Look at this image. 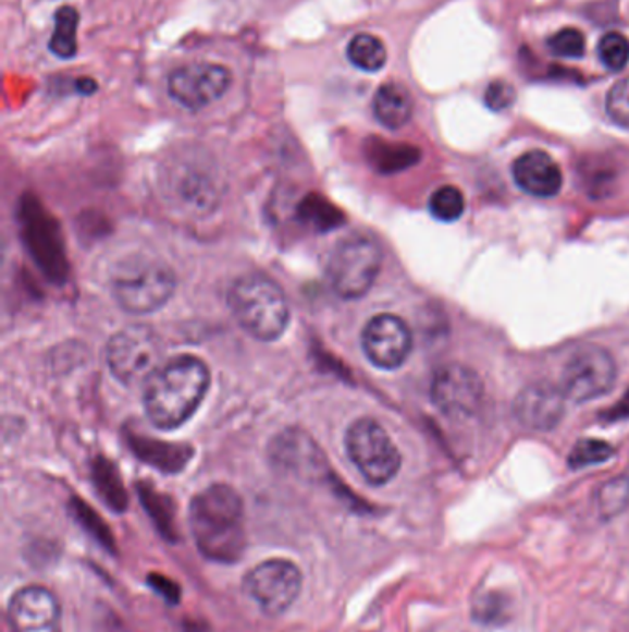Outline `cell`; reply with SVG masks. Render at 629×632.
<instances>
[{"label": "cell", "instance_id": "cb8c5ba5", "mask_svg": "<svg viewBox=\"0 0 629 632\" xmlns=\"http://www.w3.org/2000/svg\"><path fill=\"white\" fill-rule=\"evenodd\" d=\"M615 455V448L599 438H583L572 448L569 455V466L572 470L596 466L609 461Z\"/></svg>", "mask_w": 629, "mask_h": 632}, {"label": "cell", "instance_id": "44dd1931", "mask_svg": "<svg viewBox=\"0 0 629 632\" xmlns=\"http://www.w3.org/2000/svg\"><path fill=\"white\" fill-rule=\"evenodd\" d=\"M92 479H95V487H97L98 494L102 496L103 501L110 505L113 511H126L127 494L122 487L121 477L116 474V470L111 466V462L100 461L95 464Z\"/></svg>", "mask_w": 629, "mask_h": 632}, {"label": "cell", "instance_id": "d4e9b609", "mask_svg": "<svg viewBox=\"0 0 629 632\" xmlns=\"http://www.w3.org/2000/svg\"><path fill=\"white\" fill-rule=\"evenodd\" d=\"M629 475L607 481L599 490V511L604 518H613L628 507Z\"/></svg>", "mask_w": 629, "mask_h": 632}, {"label": "cell", "instance_id": "83f0119b", "mask_svg": "<svg viewBox=\"0 0 629 632\" xmlns=\"http://www.w3.org/2000/svg\"><path fill=\"white\" fill-rule=\"evenodd\" d=\"M605 110L615 124L629 130V76L609 89L605 98Z\"/></svg>", "mask_w": 629, "mask_h": 632}, {"label": "cell", "instance_id": "8fae6325", "mask_svg": "<svg viewBox=\"0 0 629 632\" xmlns=\"http://www.w3.org/2000/svg\"><path fill=\"white\" fill-rule=\"evenodd\" d=\"M230 69L219 63H190L172 71L170 97L187 110L198 111L217 102L231 86Z\"/></svg>", "mask_w": 629, "mask_h": 632}, {"label": "cell", "instance_id": "277c9868", "mask_svg": "<svg viewBox=\"0 0 629 632\" xmlns=\"http://www.w3.org/2000/svg\"><path fill=\"white\" fill-rule=\"evenodd\" d=\"M111 289L122 309L132 315H148L172 299L176 276L159 259L132 257L116 268Z\"/></svg>", "mask_w": 629, "mask_h": 632}, {"label": "cell", "instance_id": "9c48e42d", "mask_svg": "<svg viewBox=\"0 0 629 632\" xmlns=\"http://www.w3.org/2000/svg\"><path fill=\"white\" fill-rule=\"evenodd\" d=\"M301 586L299 568L285 559L260 562L244 579L246 594L270 616L286 612L299 597Z\"/></svg>", "mask_w": 629, "mask_h": 632}, {"label": "cell", "instance_id": "ac0fdd59", "mask_svg": "<svg viewBox=\"0 0 629 632\" xmlns=\"http://www.w3.org/2000/svg\"><path fill=\"white\" fill-rule=\"evenodd\" d=\"M79 15L76 8L61 7L55 12L54 32L50 37V52L61 60H71L78 52Z\"/></svg>", "mask_w": 629, "mask_h": 632}, {"label": "cell", "instance_id": "d6a6232c", "mask_svg": "<svg viewBox=\"0 0 629 632\" xmlns=\"http://www.w3.org/2000/svg\"><path fill=\"white\" fill-rule=\"evenodd\" d=\"M97 82L91 78H79L76 82V89H78L82 95H92V93L97 92Z\"/></svg>", "mask_w": 629, "mask_h": 632}, {"label": "cell", "instance_id": "8992f818", "mask_svg": "<svg viewBox=\"0 0 629 632\" xmlns=\"http://www.w3.org/2000/svg\"><path fill=\"white\" fill-rule=\"evenodd\" d=\"M163 341L153 329L145 324L127 326L111 337L106 347V361L113 376L122 384H148L150 377L161 368Z\"/></svg>", "mask_w": 629, "mask_h": 632}, {"label": "cell", "instance_id": "e0dca14e", "mask_svg": "<svg viewBox=\"0 0 629 632\" xmlns=\"http://www.w3.org/2000/svg\"><path fill=\"white\" fill-rule=\"evenodd\" d=\"M368 159L377 171L397 172L418 163L419 150L410 145H395V143L373 139L368 145Z\"/></svg>", "mask_w": 629, "mask_h": 632}, {"label": "cell", "instance_id": "4fadbf2b", "mask_svg": "<svg viewBox=\"0 0 629 632\" xmlns=\"http://www.w3.org/2000/svg\"><path fill=\"white\" fill-rule=\"evenodd\" d=\"M8 620L13 632H61V607L45 586L32 584L10 599Z\"/></svg>", "mask_w": 629, "mask_h": 632}, {"label": "cell", "instance_id": "1f68e13d", "mask_svg": "<svg viewBox=\"0 0 629 632\" xmlns=\"http://www.w3.org/2000/svg\"><path fill=\"white\" fill-rule=\"evenodd\" d=\"M626 416H629V392L628 394L624 396L622 402L617 403L615 411L612 409V413H609V418H612L613 422L626 418Z\"/></svg>", "mask_w": 629, "mask_h": 632}, {"label": "cell", "instance_id": "ffe728a7", "mask_svg": "<svg viewBox=\"0 0 629 632\" xmlns=\"http://www.w3.org/2000/svg\"><path fill=\"white\" fill-rule=\"evenodd\" d=\"M140 499L150 514L151 520L156 523L159 533L170 542H176V525H174V505L166 496L156 493L153 488L140 487Z\"/></svg>", "mask_w": 629, "mask_h": 632}, {"label": "cell", "instance_id": "30bf717a", "mask_svg": "<svg viewBox=\"0 0 629 632\" xmlns=\"http://www.w3.org/2000/svg\"><path fill=\"white\" fill-rule=\"evenodd\" d=\"M430 396L445 416L466 420L479 413L484 400V384L472 368L454 363L436 372Z\"/></svg>", "mask_w": 629, "mask_h": 632}, {"label": "cell", "instance_id": "4dcf8cb0", "mask_svg": "<svg viewBox=\"0 0 629 632\" xmlns=\"http://www.w3.org/2000/svg\"><path fill=\"white\" fill-rule=\"evenodd\" d=\"M148 584H150L153 592L158 596L163 597L164 601L169 605H177L180 599H182V588L180 584L174 583L172 579L166 578V575H161V573H150L148 575Z\"/></svg>", "mask_w": 629, "mask_h": 632}, {"label": "cell", "instance_id": "f546056e", "mask_svg": "<svg viewBox=\"0 0 629 632\" xmlns=\"http://www.w3.org/2000/svg\"><path fill=\"white\" fill-rule=\"evenodd\" d=\"M515 89L511 84L504 82V80H495L491 82L488 89H485V104L488 108L493 111H503L509 108L515 102Z\"/></svg>", "mask_w": 629, "mask_h": 632}, {"label": "cell", "instance_id": "3957f363", "mask_svg": "<svg viewBox=\"0 0 629 632\" xmlns=\"http://www.w3.org/2000/svg\"><path fill=\"white\" fill-rule=\"evenodd\" d=\"M230 307L236 323L257 341H278L291 323L285 292L262 274H246L231 285Z\"/></svg>", "mask_w": 629, "mask_h": 632}, {"label": "cell", "instance_id": "4316f807", "mask_svg": "<svg viewBox=\"0 0 629 632\" xmlns=\"http://www.w3.org/2000/svg\"><path fill=\"white\" fill-rule=\"evenodd\" d=\"M73 514L78 520L79 525L84 527L87 533H91L92 538L100 544V546L110 549L111 554H115V538L111 535L110 527L100 520L97 512L89 509L87 505L82 503L79 499H73Z\"/></svg>", "mask_w": 629, "mask_h": 632}, {"label": "cell", "instance_id": "7c38bea8", "mask_svg": "<svg viewBox=\"0 0 629 632\" xmlns=\"http://www.w3.org/2000/svg\"><path fill=\"white\" fill-rule=\"evenodd\" d=\"M366 357L384 370L405 365L411 352V331L399 316L377 315L362 331Z\"/></svg>", "mask_w": 629, "mask_h": 632}, {"label": "cell", "instance_id": "7a4b0ae2", "mask_svg": "<svg viewBox=\"0 0 629 632\" xmlns=\"http://www.w3.org/2000/svg\"><path fill=\"white\" fill-rule=\"evenodd\" d=\"M203 361L182 355L159 368L146 384V416L158 429H177L200 408L209 389Z\"/></svg>", "mask_w": 629, "mask_h": 632}, {"label": "cell", "instance_id": "5bb4252c", "mask_svg": "<svg viewBox=\"0 0 629 632\" xmlns=\"http://www.w3.org/2000/svg\"><path fill=\"white\" fill-rule=\"evenodd\" d=\"M565 402L559 387L548 384L528 385L514 402L515 418L532 432H551L562 422Z\"/></svg>", "mask_w": 629, "mask_h": 632}, {"label": "cell", "instance_id": "d6986e66", "mask_svg": "<svg viewBox=\"0 0 629 632\" xmlns=\"http://www.w3.org/2000/svg\"><path fill=\"white\" fill-rule=\"evenodd\" d=\"M347 58L363 73H377L386 65V47L371 34H358L347 45Z\"/></svg>", "mask_w": 629, "mask_h": 632}, {"label": "cell", "instance_id": "52a82bcc", "mask_svg": "<svg viewBox=\"0 0 629 632\" xmlns=\"http://www.w3.org/2000/svg\"><path fill=\"white\" fill-rule=\"evenodd\" d=\"M345 450L363 479L382 487L399 474V450L386 429L371 418H360L347 429Z\"/></svg>", "mask_w": 629, "mask_h": 632}, {"label": "cell", "instance_id": "9a60e30c", "mask_svg": "<svg viewBox=\"0 0 629 632\" xmlns=\"http://www.w3.org/2000/svg\"><path fill=\"white\" fill-rule=\"evenodd\" d=\"M514 180L525 193L535 198H552L562 191L563 174L559 165L543 153L530 150L515 159Z\"/></svg>", "mask_w": 629, "mask_h": 632}, {"label": "cell", "instance_id": "5b68a950", "mask_svg": "<svg viewBox=\"0 0 629 632\" xmlns=\"http://www.w3.org/2000/svg\"><path fill=\"white\" fill-rule=\"evenodd\" d=\"M381 267V246L357 233L334 246L328 262V280L340 299L358 300L373 287Z\"/></svg>", "mask_w": 629, "mask_h": 632}, {"label": "cell", "instance_id": "6da1fadb", "mask_svg": "<svg viewBox=\"0 0 629 632\" xmlns=\"http://www.w3.org/2000/svg\"><path fill=\"white\" fill-rule=\"evenodd\" d=\"M194 542L207 560L235 564L246 551L243 498L227 485L201 490L190 503Z\"/></svg>", "mask_w": 629, "mask_h": 632}, {"label": "cell", "instance_id": "2e32d148", "mask_svg": "<svg viewBox=\"0 0 629 632\" xmlns=\"http://www.w3.org/2000/svg\"><path fill=\"white\" fill-rule=\"evenodd\" d=\"M414 102L410 93L399 84H384L379 87L373 98V113L377 121L387 130H399L410 121Z\"/></svg>", "mask_w": 629, "mask_h": 632}, {"label": "cell", "instance_id": "484cf974", "mask_svg": "<svg viewBox=\"0 0 629 632\" xmlns=\"http://www.w3.org/2000/svg\"><path fill=\"white\" fill-rule=\"evenodd\" d=\"M600 61L609 71H624L629 63V39L618 32L605 34L599 44Z\"/></svg>", "mask_w": 629, "mask_h": 632}, {"label": "cell", "instance_id": "7402d4cb", "mask_svg": "<svg viewBox=\"0 0 629 632\" xmlns=\"http://www.w3.org/2000/svg\"><path fill=\"white\" fill-rule=\"evenodd\" d=\"M135 451L139 453L140 459L150 462L151 466H158L164 472H177L187 464L190 451L182 450L176 446L161 445V442H143L135 446Z\"/></svg>", "mask_w": 629, "mask_h": 632}, {"label": "cell", "instance_id": "ba28073f", "mask_svg": "<svg viewBox=\"0 0 629 632\" xmlns=\"http://www.w3.org/2000/svg\"><path fill=\"white\" fill-rule=\"evenodd\" d=\"M617 365L612 353L600 347H583L576 350L563 368V396L569 402L583 403L602 398L615 387Z\"/></svg>", "mask_w": 629, "mask_h": 632}, {"label": "cell", "instance_id": "603a6c76", "mask_svg": "<svg viewBox=\"0 0 629 632\" xmlns=\"http://www.w3.org/2000/svg\"><path fill=\"white\" fill-rule=\"evenodd\" d=\"M429 207L430 214L434 215L437 220L454 222L466 211V196L458 187L443 185L430 196Z\"/></svg>", "mask_w": 629, "mask_h": 632}, {"label": "cell", "instance_id": "f1b7e54d", "mask_svg": "<svg viewBox=\"0 0 629 632\" xmlns=\"http://www.w3.org/2000/svg\"><path fill=\"white\" fill-rule=\"evenodd\" d=\"M548 47L556 56L578 60L585 54V36L576 28H563L548 39Z\"/></svg>", "mask_w": 629, "mask_h": 632}]
</instances>
